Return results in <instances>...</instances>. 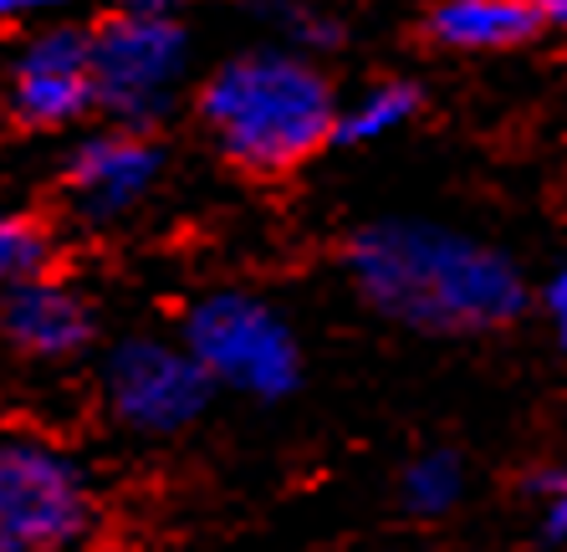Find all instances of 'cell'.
<instances>
[{
	"label": "cell",
	"instance_id": "cell-1",
	"mask_svg": "<svg viewBox=\"0 0 567 552\" xmlns=\"http://www.w3.org/2000/svg\"><path fill=\"white\" fill-rule=\"evenodd\" d=\"M338 266L379 323L414 338H491L537 307V287L506 246L430 215H379L353 225Z\"/></svg>",
	"mask_w": 567,
	"mask_h": 552
},
{
	"label": "cell",
	"instance_id": "cell-2",
	"mask_svg": "<svg viewBox=\"0 0 567 552\" xmlns=\"http://www.w3.org/2000/svg\"><path fill=\"white\" fill-rule=\"evenodd\" d=\"M338 108L343 98L322 57H307L287 41L230 52L195 92V119L210 149L251 180H281L332 149Z\"/></svg>",
	"mask_w": 567,
	"mask_h": 552
},
{
	"label": "cell",
	"instance_id": "cell-3",
	"mask_svg": "<svg viewBox=\"0 0 567 552\" xmlns=\"http://www.w3.org/2000/svg\"><path fill=\"white\" fill-rule=\"evenodd\" d=\"M179 338L205 364L220 395L281 405L307 379L302 333L291 328V317L271 297L251 287H215L195 297L185 307Z\"/></svg>",
	"mask_w": 567,
	"mask_h": 552
},
{
	"label": "cell",
	"instance_id": "cell-4",
	"mask_svg": "<svg viewBox=\"0 0 567 552\" xmlns=\"http://www.w3.org/2000/svg\"><path fill=\"white\" fill-rule=\"evenodd\" d=\"M103 527V491L72 446L0 430V552L82 548Z\"/></svg>",
	"mask_w": 567,
	"mask_h": 552
},
{
	"label": "cell",
	"instance_id": "cell-5",
	"mask_svg": "<svg viewBox=\"0 0 567 552\" xmlns=\"http://www.w3.org/2000/svg\"><path fill=\"white\" fill-rule=\"evenodd\" d=\"M215 395L179 333H128L97 358V405L133 440H179L210 415Z\"/></svg>",
	"mask_w": 567,
	"mask_h": 552
},
{
	"label": "cell",
	"instance_id": "cell-6",
	"mask_svg": "<svg viewBox=\"0 0 567 552\" xmlns=\"http://www.w3.org/2000/svg\"><path fill=\"white\" fill-rule=\"evenodd\" d=\"M195 67V41L179 16L113 11L93 21V78L97 113L107 123L154 129L174 113Z\"/></svg>",
	"mask_w": 567,
	"mask_h": 552
},
{
	"label": "cell",
	"instance_id": "cell-7",
	"mask_svg": "<svg viewBox=\"0 0 567 552\" xmlns=\"http://www.w3.org/2000/svg\"><path fill=\"white\" fill-rule=\"evenodd\" d=\"M0 113L21 133H62L97 113L93 27L41 21L0 57Z\"/></svg>",
	"mask_w": 567,
	"mask_h": 552
},
{
	"label": "cell",
	"instance_id": "cell-8",
	"mask_svg": "<svg viewBox=\"0 0 567 552\" xmlns=\"http://www.w3.org/2000/svg\"><path fill=\"white\" fill-rule=\"evenodd\" d=\"M164 144L154 129H128V123H107V129L82 133L62 159V200L72 221L113 231L128 215H138L164 184Z\"/></svg>",
	"mask_w": 567,
	"mask_h": 552
},
{
	"label": "cell",
	"instance_id": "cell-9",
	"mask_svg": "<svg viewBox=\"0 0 567 552\" xmlns=\"http://www.w3.org/2000/svg\"><path fill=\"white\" fill-rule=\"evenodd\" d=\"M97 343L93 297L56 272L0 292V348L21 364H72Z\"/></svg>",
	"mask_w": 567,
	"mask_h": 552
},
{
	"label": "cell",
	"instance_id": "cell-10",
	"mask_svg": "<svg viewBox=\"0 0 567 552\" xmlns=\"http://www.w3.org/2000/svg\"><path fill=\"white\" fill-rule=\"evenodd\" d=\"M420 37L445 57H506L547 37V27L527 0H430Z\"/></svg>",
	"mask_w": 567,
	"mask_h": 552
},
{
	"label": "cell",
	"instance_id": "cell-11",
	"mask_svg": "<svg viewBox=\"0 0 567 552\" xmlns=\"http://www.w3.org/2000/svg\"><path fill=\"white\" fill-rule=\"evenodd\" d=\"M424 82L420 78H404V72H389V78H373L343 98L338 108V133H332V149H369L383 144L394 133L414 129L424 113Z\"/></svg>",
	"mask_w": 567,
	"mask_h": 552
},
{
	"label": "cell",
	"instance_id": "cell-12",
	"mask_svg": "<svg viewBox=\"0 0 567 552\" xmlns=\"http://www.w3.org/2000/svg\"><path fill=\"white\" fill-rule=\"evenodd\" d=\"M471 491V466L455 446H424L399 466L394 501L410 522H445L465 507Z\"/></svg>",
	"mask_w": 567,
	"mask_h": 552
},
{
	"label": "cell",
	"instance_id": "cell-13",
	"mask_svg": "<svg viewBox=\"0 0 567 552\" xmlns=\"http://www.w3.org/2000/svg\"><path fill=\"white\" fill-rule=\"evenodd\" d=\"M56 266V231L41 211L0 205V292L37 282Z\"/></svg>",
	"mask_w": 567,
	"mask_h": 552
},
{
	"label": "cell",
	"instance_id": "cell-14",
	"mask_svg": "<svg viewBox=\"0 0 567 552\" xmlns=\"http://www.w3.org/2000/svg\"><path fill=\"white\" fill-rule=\"evenodd\" d=\"M522 501L532 507V538L542 548H567V460H542L522 476Z\"/></svg>",
	"mask_w": 567,
	"mask_h": 552
},
{
	"label": "cell",
	"instance_id": "cell-15",
	"mask_svg": "<svg viewBox=\"0 0 567 552\" xmlns=\"http://www.w3.org/2000/svg\"><path fill=\"white\" fill-rule=\"evenodd\" d=\"M277 41L297 47L307 57H332L348 47V21L328 6H312V0H281L277 6Z\"/></svg>",
	"mask_w": 567,
	"mask_h": 552
},
{
	"label": "cell",
	"instance_id": "cell-16",
	"mask_svg": "<svg viewBox=\"0 0 567 552\" xmlns=\"http://www.w3.org/2000/svg\"><path fill=\"white\" fill-rule=\"evenodd\" d=\"M537 307L547 313L557 348L567 354V256H563V262H557L547 276H542V287H537Z\"/></svg>",
	"mask_w": 567,
	"mask_h": 552
},
{
	"label": "cell",
	"instance_id": "cell-17",
	"mask_svg": "<svg viewBox=\"0 0 567 552\" xmlns=\"http://www.w3.org/2000/svg\"><path fill=\"white\" fill-rule=\"evenodd\" d=\"M82 0H0V27L6 21H37V16H56V11H72Z\"/></svg>",
	"mask_w": 567,
	"mask_h": 552
},
{
	"label": "cell",
	"instance_id": "cell-18",
	"mask_svg": "<svg viewBox=\"0 0 567 552\" xmlns=\"http://www.w3.org/2000/svg\"><path fill=\"white\" fill-rule=\"evenodd\" d=\"M118 11H144V16H179L189 0H113Z\"/></svg>",
	"mask_w": 567,
	"mask_h": 552
},
{
	"label": "cell",
	"instance_id": "cell-19",
	"mask_svg": "<svg viewBox=\"0 0 567 552\" xmlns=\"http://www.w3.org/2000/svg\"><path fill=\"white\" fill-rule=\"evenodd\" d=\"M527 6L542 16V27L547 31H563L567 37V0H527Z\"/></svg>",
	"mask_w": 567,
	"mask_h": 552
},
{
	"label": "cell",
	"instance_id": "cell-20",
	"mask_svg": "<svg viewBox=\"0 0 567 552\" xmlns=\"http://www.w3.org/2000/svg\"><path fill=\"white\" fill-rule=\"evenodd\" d=\"M240 6H256V0H240Z\"/></svg>",
	"mask_w": 567,
	"mask_h": 552
}]
</instances>
